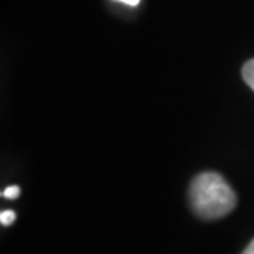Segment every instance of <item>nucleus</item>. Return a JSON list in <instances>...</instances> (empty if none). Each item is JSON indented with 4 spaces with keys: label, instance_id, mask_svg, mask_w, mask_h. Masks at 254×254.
<instances>
[{
    "label": "nucleus",
    "instance_id": "1",
    "mask_svg": "<svg viewBox=\"0 0 254 254\" xmlns=\"http://www.w3.org/2000/svg\"><path fill=\"white\" fill-rule=\"evenodd\" d=\"M189 201L193 213L201 220H220L236 206V193L225 177L216 172H203L191 180Z\"/></svg>",
    "mask_w": 254,
    "mask_h": 254
},
{
    "label": "nucleus",
    "instance_id": "6",
    "mask_svg": "<svg viewBox=\"0 0 254 254\" xmlns=\"http://www.w3.org/2000/svg\"><path fill=\"white\" fill-rule=\"evenodd\" d=\"M116 2H123L126 5H137L140 2V0H116Z\"/></svg>",
    "mask_w": 254,
    "mask_h": 254
},
{
    "label": "nucleus",
    "instance_id": "2",
    "mask_svg": "<svg viewBox=\"0 0 254 254\" xmlns=\"http://www.w3.org/2000/svg\"><path fill=\"white\" fill-rule=\"evenodd\" d=\"M241 74H243V79H245V83L254 91V60H250V62L243 66Z\"/></svg>",
    "mask_w": 254,
    "mask_h": 254
},
{
    "label": "nucleus",
    "instance_id": "4",
    "mask_svg": "<svg viewBox=\"0 0 254 254\" xmlns=\"http://www.w3.org/2000/svg\"><path fill=\"white\" fill-rule=\"evenodd\" d=\"M20 195V187L17 185H12V187H7L3 191H2V196L3 198H8V200H15Z\"/></svg>",
    "mask_w": 254,
    "mask_h": 254
},
{
    "label": "nucleus",
    "instance_id": "3",
    "mask_svg": "<svg viewBox=\"0 0 254 254\" xmlns=\"http://www.w3.org/2000/svg\"><path fill=\"white\" fill-rule=\"evenodd\" d=\"M13 221H15V213L12 210H3L0 213V223H2L3 226H10Z\"/></svg>",
    "mask_w": 254,
    "mask_h": 254
},
{
    "label": "nucleus",
    "instance_id": "5",
    "mask_svg": "<svg viewBox=\"0 0 254 254\" xmlns=\"http://www.w3.org/2000/svg\"><path fill=\"white\" fill-rule=\"evenodd\" d=\"M243 254H254V240L250 243V245H248V248L243 251Z\"/></svg>",
    "mask_w": 254,
    "mask_h": 254
}]
</instances>
